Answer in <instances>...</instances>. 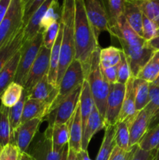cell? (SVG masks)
<instances>
[{
	"mask_svg": "<svg viewBox=\"0 0 159 160\" xmlns=\"http://www.w3.org/2000/svg\"><path fill=\"white\" fill-rule=\"evenodd\" d=\"M115 125L105 127L101 145L95 160H108L115 146Z\"/></svg>",
	"mask_w": 159,
	"mask_h": 160,
	"instance_id": "cell-27",
	"label": "cell"
},
{
	"mask_svg": "<svg viewBox=\"0 0 159 160\" xmlns=\"http://www.w3.org/2000/svg\"><path fill=\"white\" fill-rule=\"evenodd\" d=\"M42 44H43L42 32H39L31 40L23 42L20 50V61L14 78V82L20 84L23 87L24 86L28 73L38 55Z\"/></svg>",
	"mask_w": 159,
	"mask_h": 160,
	"instance_id": "cell-4",
	"label": "cell"
},
{
	"mask_svg": "<svg viewBox=\"0 0 159 160\" xmlns=\"http://www.w3.org/2000/svg\"><path fill=\"white\" fill-rule=\"evenodd\" d=\"M23 2H24V3H25V2H26V1H27V0H23Z\"/></svg>",
	"mask_w": 159,
	"mask_h": 160,
	"instance_id": "cell-58",
	"label": "cell"
},
{
	"mask_svg": "<svg viewBox=\"0 0 159 160\" xmlns=\"http://www.w3.org/2000/svg\"><path fill=\"white\" fill-rule=\"evenodd\" d=\"M28 92L26 90H23L22 96L18 102L13 106L12 107L9 108V123H10L11 131H12V142L14 144V134L18 127L20 125L21 122L22 115H23V108L26 100L27 99Z\"/></svg>",
	"mask_w": 159,
	"mask_h": 160,
	"instance_id": "cell-32",
	"label": "cell"
},
{
	"mask_svg": "<svg viewBox=\"0 0 159 160\" xmlns=\"http://www.w3.org/2000/svg\"><path fill=\"white\" fill-rule=\"evenodd\" d=\"M53 1L54 0H46L30 17L27 23L24 27L23 42L31 40L36 34L41 32V22Z\"/></svg>",
	"mask_w": 159,
	"mask_h": 160,
	"instance_id": "cell-22",
	"label": "cell"
},
{
	"mask_svg": "<svg viewBox=\"0 0 159 160\" xmlns=\"http://www.w3.org/2000/svg\"><path fill=\"white\" fill-rule=\"evenodd\" d=\"M85 80L86 77L82 64L79 60L74 59L61 79L60 83L58 86L59 94L51 105L50 112L55 109L60 104L61 102L71 95L78 88L81 87Z\"/></svg>",
	"mask_w": 159,
	"mask_h": 160,
	"instance_id": "cell-5",
	"label": "cell"
},
{
	"mask_svg": "<svg viewBox=\"0 0 159 160\" xmlns=\"http://www.w3.org/2000/svg\"><path fill=\"white\" fill-rule=\"evenodd\" d=\"M126 84L115 83L110 84L108 96L106 102L104 121L105 127L114 126L118 121L124 100Z\"/></svg>",
	"mask_w": 159,
	"mask_h": 160,
	"instance_id": "cell-10",
	"label": "cell"
},
{
	"mask_svg": "<svg viewBox=\"0 0 159 160\" xmlns=\"http://www.w3.org/2000/svg\"><path fill=\"white\" fill-rule=\"evenodd\" d=\"M121 48L110 46L100 50V64L102 68L115 67L119 64L121 60Z\"/></svg>",
	"mask_w": 159,
	"mask_h": 160,
	"instance_id": "cell-33",
	"label": "cell"
},
{
	"mask_svg": "<svg viewBox=\"0 0 159 160\" xmlns=\"http://www.w3.org/2000/svg\"><path fill=\"white\" fill-rule=\"evenodd\" d=\"M24 28H21L10 40L0 48V70L18 52L23 43Z\"/></svg>",
	"mask_w": 159,
	"mask_h": 160,
	"instance_id": "cell-21",
	"label": "cell"
},
{
	"mask_svg": "<svg viewBox=\"0 0 159 160\" xmlns=\"http://www.w3.org/2000/svg\"><path fill=\"white\" fill-rule=\"evenodd\" d=\"M132 77V72H131L130 67L128 62L127 59L124 55L123 52L121 53V60L118 66V79L117 83L126 84L129 78Z\"/></svg>",
	"mask_w": 159,
	"mask_h": 160,
	"instance_id": "cell-40",
	"label": "cell"
},
{
	"mask_svg": "<svg viewBox=\"0 0 159 160\" xmlns=\"http://www.w3.org/2000/svg\"><path fill=\"white\" fill-rule=\"evenodd\" d=\"M63 150L60 152L55 151L51 139L46 137L43 133L30 145L26 152L34 160H60Z\"/></svg>",
	"mask_w": 159,
	"mask_h": 160,
	"instance_id": "cell-12",
	"label": "cell"
},
{
	"mask_svg": "<svg viewBox=\"0 0 159 160\" xmlns=\"http://www.w3.org/2000/svg\"><path fill=\"white\" fill-rule=\"evenodd\" d=\"M156 150L151 152L144 151V150L139 148L138 146V148L136 151L132 160H151L155 156Z\"/></svg>",
	"mask_w": 159,
	"mask_h": 160,
	"instance_id": "cell-46",
	"label": "cell"
},
{
	"mask_svg": "<svg viewBox=\"0 0 159 160\" xmlns=\"http://www.w3.org/2000/svg\"><path fill=\"white\" fill-rule=\"evenodd\" d=\"M77 160H92L88 155L87 150L81 149L80 152L77 153Z\"/></svg>",
	"mask_w": 159,
	"mask_h": 160,
	"instance_id": "cell-48",
	"label": "cell"
},
{
	"mask_svg": "<svg viewBox=\"0 0 159 160\" xmlns=\"http://www.w3.org/2000/svg\"><path fill=\"white\" fill-rule=\"evenodd\" d=\"M59 27H60V21L55 22L42 32L43 34L42 45L46 47L48 49H51L56 38H57L58 34H59Z\"/></svg>",
	"mask_w": 159,
	"mask_h": 160,
	"instance_id": "cell-39",
	"label": "cell"
},
{
	"mask_svg": "<svg viewBox=\"0 0 159 160\" xmlns=\"http://www.w3.org/2000/svg\"><path fill=\"white\" fill-rule=\"evenodd\" d=\"M87 17L94 30L96 37L99 38L101 33H111L108 15L105 3L101 0H84Z\"/></svg>",
	"mask_w": 159,
	"mask_h": 160,
	"instance_id": "cell-8",
	"label": "cell"
},
{
	"mask_svg": "<svg viewBox=\"0 0 159 160\" xmlns=\"http://www.w3.org/2000/svg\"><path fill=\"white\" fill-rule=\"evenodd\" d=\"M123 15L131 28L143 38V12L137 2L123 0Z\"/></svg>",
	"mask_w": 159,
	"mask_h": 160,
	"instance_id": "cell-17",
	"label": "cell"
},
{
	"mask_svg": "<svg viewBox=\"0 0 159 160\" xmlns=\"http://www.w3.org/2000/svg\"><path fill=\"white\" fill-rule=\"evenodd\" d=\"M132 1H140V0H132Z\"/></svg>",
	"mask_w": 159,
	"mask_h": 160,
	"instance_id": "cell-59",
	"label": "cell"
},
{
	"mask_svg": "<svg viewBox=\"0 0 159 160\" xmlns=\"http://www.w3.org/2000/svg\"><path fill=\"white\" fill-rule=\"evenodd\" d=\"M61 20V6H59V0H54L41 22V32L47 29L55 22H59Z\"/></svg>",
	"mask_w": 159,
	"mask_h": 160,
	"instance_id": "cell-37",
	"label": "cell"
},
{
	"mask_svg": "<svg viewBox=\"0 0 159 160\" xmlns=\"http://www.w3.org/2000/svg\"><path fill=\"white\" fill-rule=\"evenodd\" d=\"M94 102L92 98L89 84L87 80L84 81L81 88L80 97V108L81 120H82L83 132L85 129L86 124L88 120L89 117L92 112Z\"/></svg>",
	"mask_w": 159,
	"mask_h": 160,
	"instance_id": "cell-25",
	"label": "cell"
},
{
	"mask_svg": "<svg viewBox=\"0 0 159 160\" xmlns=\"http://www.w3.org/2000/svg\"><path fill=\"white\" fill-rule=\"evenodd\" d=\"M72 118L67 123L62 124L54 123L51 126L48 125V128L44 132V134L46 137L51 139L55 151H62L65 145L69 144Z\"/></svg>",
	"mask_w": 159,
	"mask_h": 160,
	"instance_id": "cell-14",
	"label": "cell"
},
{
	"mask_svg": "<svg viewBox=\"0 0 159 160\" xmlns=\"http://www.w3.org/2000/svg\"><path fill=\"white\" fill-rule=\"evenodd\" d=\"M136 2L143 15L159 27V0H140Z\"/></svg>",
	"mask_w": 159,
	"mask_h": 160,
	"instance_id": "cell-36",
	"label": "cell"
},
{
	"mask_svg": "<svg viewBox=\"0 0 159 160\" xmlns=\"http://www.w3.org/2000/svg\"><path fill=\"white\" fill-rule=\"evenodd\" d=\"M62 25L60 22L59 34L57 36L55 42L53 45L51 49L50 54V67L48 73V78L49 82L55 87L57 86V78H58V70H59V59H60V51L61 45H62Z\"/></svg>",
	"mask_w": 159,
	"mask_h": 160,
	"instance_id": "cell-24",
	"label": "cell"
},
{
	"mask_svg": "<svg viewBox=\"0 0 159 160\" xmlns=\"http://www.w3.org/2000/svg\"><path fill=\"white\" fill-rule=\"evenodd\" d=\"M46 0H27L24 3V15H23V26H26L32 14L43 4Z\"/></svg>",
	"mask_w": 159,
	"mask_h": 160,
	"instance_id": "cell-43",
	"label": "cell"
},
{
	"mask_svg": "<svg viewBox=\"0 0 159 160\" xmlns=\"http://www.w3.org/2000/svg\"><path fill=\"white\" fill-rule=\"evenodd\" d=\"M81 88L82 86L61 102L60 104L44 119V120L48 121V126H51L54 123H65L73 117L80 102Z\"/></svg>",
	"mask_w": 159,
	"mask_h": 160,
	"instance_id": "cell-9",
	"label": "cell"
},
{
	"mask_svg": "<svg viewBox=\"0 0 159 160\" xmlns=\"http://www.w3.org/2000/svg\"><path fill=\"white\" fill-rule=\"evenodd\" d=\"M149 45L155 50H159V36H156L153 39L148 42Z\"/></svg>",
	"mask_w": 159,
	"mask_h": 160,
	"instance_id": "cell-49",
	"label": "cell"
},
{
	"mask_svg": "<svg viewBox=\"0 0 159 160\" xmlns=\"http://www.w3.org/2000/svg\"><path fill=\"white\" fill-rule=\"evenodd\" d=\"M106 9L112 28L117 24L118 19L123 15V0H106Z\"/></svg>",
	"mask_w": 159,
	"mask_h": 160,
	"instance_id": "cell-38",
	"label": "cell"
},
{
	"mask_svg": "<svg viewBox=\"0 0 159 160\" xmlns=\"http://www.w3.org/2000/svg\"><path fill=\"white\" fill-rule=\"evenodd\" d=\"M58 94H59V88L55 87L49 82L47 74L28 92L27 98L45 102L51 106L57 97Z\"/></svg>",
	"mask_w": 159,
	"mask_h": 160,
	"instance_id": "cell-15",
	"label": "cell"
},
{
	"mask_svg": "<svg viewBox=\"0 0 159 160\" xmlns=\"http://www.w3.org/2000/svg\"><path fill=\"white\" fill-rule=\"evenodd\" d=\"M82 138H83V126L81 120L80 108V102L73 116L70 125V141H69V148L78 153L82 149Z\"/></svg>",
	"mask_w": 159,
	"mask_h": 160,
	"instance_id": "cell-23",
	"label": "cell"
},
{
	"mask_svg": "<svg viewBox=\"0 0 159 160\" xmlns=\"http://www.w3.org/2000/svg\"><path fill=\"white\" fill-rule=\"evenodd\" d=\"M23 90L24 88L23 86L12 81L5 89L0 96L1 105L7 108H11L15 106L21 98Z\"/></svg>",
	"mask_w": 159,
	"mask_h": 160,
	"instance_id": "cell-31",
	"label": "cell"
},
{
	"mask_svg": "<svg viewBox=\"0 0 159 160\" xmlns=\"http://www.w3.org/2000/svg\"><path fill=\"white\" fill-rule=\"evenodd\" d=\"M68 151H69V145H65V147L64 148L63 152H62V157H61L60 160H66L67 159V156H68Z\"/></svg>",
	"mask_w": 159,
	"mask_h": 160,
	"instance_id": "cell-52",
	"label": "cell"
},
{
	"mask_svg": "<svg viewBox=\"0 0 159 160\" xmlns=\"http://www.w3.org/2000/svg\"><path fill=\"white\" fill-rule=\"evenodd\" d=\"M20 160H34L27 152L20 153Z\"/></svg>",
	"mask_w": 159,
	"mask_h": 160,
	"instance_id": "cell-51",
	"label": "cell"
},
{
	"mask_svg": "<svg viewBox=\"0 0 159 160\" xmlns=\"http://www.w3.org/2000/svg\"><path fill=\"white\" fill-rule=\"evenodd\" d=\"M139 148L144 151L151 152L159 147V124L148 129L138 143Z\"/></svg>",
	"mask_w": 159,
	"mask_h": 160,
	"instance_id": "cell-35",
	"label": "cell"
},
{
	"mask_svg": "<svg viewBox=\"0 0 159 160\" xmlns=\"http://www.w3.org/2000/svg\"><path fill=\"white\" fill-rule=\"evenodd\" d=\"M154 160H159V147L157 148V150H156V153L155 156H154Z\"/></svg>",
	"mask_w": 159,
	"mask_h": 160,
	"instance_id": "cell-53",
	"label": "cell"
},
{
	"mask_svg": "<svg viewBox=\"0 0 159 160\" xmlns=\"http://www.w3.org/2000/svg\"><path fill=\"white\" fill-rule=\"evenodd\" d=\"M75 4L76 0H62L61 20L62 39L58 70L57 86L69 66L75 59Z\"/></svg>",
	"mask_w": 159,
	"mask_h": 160,
	"instance_id": "cell-2",
	"label": "cell"
},
{
	"mask_svg": "<svg viewBox=\"0 0 159 160\" xmlns=\"http://www.w3.org/2000/svg\"><path fill=\"white\" fill-rule=\"evenodd\" d=\"M2 153V152H1ZM0 160H2V156H1V155H0Z\"/></svg>",
	"mask_w": 159,
	"mask_h": 160,
	"instance_id": "cell-60",
	"label": "cell"
},
{
	"mask_svg": "<svg viewBox=\"0 0 159 160\" xmlns=\"http://www.w3.org/2000/svg\"><path fill=\"white\" fill-rule=\"evenodd\" d=\"M10 2L11 0H0V24L6 16Z\"/></svg>",
	"mask_w": 159,
	"mask_h": 160,
	"instance_id": "cell-47",
	"label": "cell"
},
{
	"mask_svg": "<svg viewBox=\"0 0 159 160\" xmlns=\"http://www.w3.org/2000/svg\"><path fill=\"white\" fill-rule=\"evenodd\" d=\"M133 88L135 92L136 109L137 112H140L149 103V82L134 78Z\"/></svg>",
	"mask_w": 159,
	"mask_h": 160,
	"instance_id": "cell-28",
	"label": "cell"
},
{
	"mask_svg": "<svg viewBox=\"0 0 159 160\" xmlns=\"http://www.w3.org/2000/svg\"><path fill=\"white\" fill-rule=\"evenodd\" d=\"M152 83H154V84H155L156 85H157L159 87V75H158V76H157V78H156L155 81H154V82H152Z\"/></svg>",
	"mask_w": 159,
	"mask_h": 160,
	"instance_id": "cell-54",
	"label": "cell"
},
{
	"mask_svg": "<svg viewBox=\"0 0 159 160\" xmlns=\"http://www.w3.org/2000/svg\"><path fill=\"white\" fill-rule=\"evenodd\" d=\"M50 54H51V49H48L46 47L42 45L35 61L31 67L26 82L23 86L24 89L27 92H29L33 88V87L45 75L48 74L50 67Z\"/></svg>",
	"mask_w": 159,
	"mask_h": 160,
	"instance_id": "cell-11",
	"label": "cell"
},
{
	"mask_svg": "<svg viewBox=\"0 0 159 160\" xmlns=\"http://www.w3.org/2000/svg\"><path fill=\"white\" fill-rule=\"evenodd\" d=\"M74 38L75 59L81 62L87 79L93 53L101 47L94 30L87 17L84 0H76Z\"/></svg>",
	"mask_w": 159,
	"mask_h": 160,
	"instance_id": "cell-1",
	"label": "cell"
},
{
	"mask_svg": "<svg viewBox=\"0 0 159 160\" xmlns=\"http://www.w3.org/2000/svg\"><path fill=\"white\" fill-rule=\"evenodd\" d=\"M104 128H105L104 118L101 117V113L94 105L87 122L85 129L84 130V132H83L82 149L87 150L89 143H90L92 138L98 131L104 129Z\"/></svg>",
	"mask_w": 159,
	"mask_h": 160,
	"instance_id": "cell-18",
	"label": "cell"
},
{
	"mask_svg": "<svg viewBox=\"0 0 159 160\" xmlns=\"http://www.w3.org/2000/svg\"><path fill=\"white\" fill-rule=\"evenodd\" d=\"M154 158H153V159H151V160H154Z\"/></svg>",
	"mask_w": 159,
	"mask_h": 160,
	"instance_id": "cell-61",
	"label": "cell"
},
{
	"mask_svg": "<svg viewBox=\"0 0 159 160\" xmlns=\"http://www.w3.org/2000/svg\"><path fill=\"white\" fill-rule=\"evenodd\" d=\"M2 148H2V147L0 146V155H1V152H2Z\"/></svg>",
	"mask_w": 159,
	"mask_h": 160,
	"instance_id": "cell-56",
	"label": "cell"
},
{
	"mask_svg": "<svg viewBox=\"0 0 159 160\" xmlns=\"http://www.w3.org/2000/svg\"><path fill=\"white\" fill-rule=\"evenodd\" d=\"M156 36H159V27H158V28H157V34H156Z\"/></svg>",
	"mask_w": 159,
	"mask_h": 160,
	"instance_id": "cell-55",
	"label": "cell"
},
{
	"mask_svg": "<svg viewBox=\"0 0 159 160\" xmlns=\"http://www.w3.org/2000/svg\"><path fill=\"white\" fill-rule=\"evenodd\" d=\"M20 151L17 145L10 143L2 148L1 156L2 160H20Z\"/></svg>",
	"mask_w": 159,
	"mask_h": 160,
	"instance_id": "cell-44",
	"label": "cell"
},
{
	"mask_svg": "<svg viewBox=\"0 0 159 160\" xmlns=\"http://www.w3.org/2000/svg\"><path fill=\"white\" fill-rule=\"evenodd\" d=\"M137 148H138V145H136L130 149L126 151L115 145L108 160H132Z\"/></svg>",
	"mask_w": 159,
	"mask_h": 160,
	"instance_id": "cell-41",
	"label": "cell"
},
{
	"mask_svg": "<svg viewBox=\"0 0 159 160\" xmlns=\"http://www.w3.org/2000/svg\"><path fill=\"white\" fill-rule=\"evenodd\" d=\"M43 121L44 119H34L21 123L18 127L14 134V144L18 148L20 153L26 152Z\"/></svg>",
	"mask_w": 159,
	"mask_h": 160,
	"instance_id": "cell-13",
	"label": "cell"
},
{
	"mask_svg": "<svg viewBox=\"0 0 159 160\" xmlns=\"http://www.w3.org/2000/svg\"><path fill=\"white\" fill-rule=\"evenodd\" d=\"M20 51H19L9 60V62L0 70V96L5 89L9 86V84L14 81L19 61H20Z\"/></svg>",
	"mask_w": 159,
	"mask_h": 160,
	"instance_id": "cell-26",
	"label": "cell"
},
{
	"mask_svg": "<svg viewBox=\"0 0 159 160\" xmlns=\"http://www.w3.org/2000/svg\"><path fill=\"white\" fill-rule=\"evenodd\" d=\"M24 2L11 0L6 16L0 24V48L9 42L23 26Z\"/></svg>",
	"mask_w": 159,
	"mask_h": 160,
	"instance_id": "cell-6",
	"label": "cell"
},
{
	"mask_svg": "<svg viewBox=\"0 0 159 160\" xmlns=\"http://www.w3.org/2000/svg\"><path fill=\"white\" fill-rule=\"evenodd\" d=\"M118 66H115V67H108V68H101V71H102L103 75L107 80L108 82L110 84H115L117 83V79H118Z\"/></svg>",
	"mask_w": 159,
	"mask_h": 160,
	"instance_id": "cell-45",
	"label": "cell"
},
{
	"mask_svg": "<svg viewBox=\"0 0 159 160\" xmlns=\"http://www.w3.org/2000/svg\"><path fill=\"white\" fill-rule=\"evenodd\" d=\"M150 116L144 109L137 113L129 126V147L138 145L149 128Z\"/></svg>",
	"mask_w": 159,
	"mask_h": 160,
	"instance_id": "cell-20",
	"label": "cell"
},
{
	"mask_svg": "<svg viewBox=\"0 0 159 160\" xmlns=\"http://www.w3.org/2000/svg\"><path fill=\"white\" fill-rule=\"evenodd\" d=\"M158 27L153 21L145 17L143 14V38H144L147 42H149L151 39L156 37L157 30Z\"/></svg>",
	"mask_w": 159,
	"mask_h": 160,
	"instance_id": "cell-42",
	"label": "cell"
},
{
	"mask_svg": "<svg viewBox=\"0 0 159 160\" xmlns=\"http://www.w3.org/2000/svg\"><path fill=\"white\" fill-rule=\"evenodd\" d=\"M51 106L45 102L27 98L25 102L20 124L34 119H45L50 112Z\"/></svg>",
	"mask_w": 159,
	"mask_h": 160,
	"instance_id": "cell-19",
	"label": "cell"
},
{
	"mask_svg": "<svg viewBox=\"0 0 159 160\" xmlns=\"http://www.w3.org/2000/svg\"><path fill=\"white\" fill-rule=\"evenodd\" d=\"M100 50L98 48L93 53L90 70L87 77V81L89 84L92 98L95 106L104 118L105 114L106 102L110 90V84L107 81L101 71L100 64Z\"/></svg>",
	"mask_w": 159,
	"mask_h": 160,
	"instance_id": "cell-3",
	"label": "cell"
},
{
	"mask_svg": "<svg viewBox=\"0 0 159 160\" xmlns=\"http://www.w3.org/2000/svg\"><path fill=\"white\" fill-rule=\"evenodd\" d=\"M133 80L134 77H131L126 84L124 100H123L121 112H120L119 117H118V121L125 120V121L128 122L129 125L132 123V122L133 121L137 113L139 112L136 109Z\"/></svg>",
	"mask_w": 159,
	"mask_h": 160,
	"instance_id": "cell-16",
	"label": "cell"
},
{
	"mask_svg": "<svg viewBox=\"0 0 159 160\" xmlns=\"http://www.w3.org/2000/svg\"><path fill=\"white\" fill-rule=\"evenodd\" d=\"M122 51L127 59L132 75L137 78L145 64L149 61L156 50L149 45L148 42L143 45L130 46L123 42H119Z\"/></svg>",
	"mask_w": 159,
	"mask_h": 160,
	"instance_id": "cell-7",
	"label": "cell"
},
{
	"mask_svg": "<svg viewBox=\"0 0 159 160\" xmlns=\"http://www.w3.org/2000/svg\"><path fill=\"white\" fill-rule=\"evenodd\" d=\"M101 1H102L103 2H104V3H105V5H106V0H101Z\"/></svg>",
	"mask_w": 159,
	"mask_h": 160,
	"instance_id": "cell-57",
	"label": "cell"
},
{
	"mask_svg": "<svg viewBox=\"0 0 159 160\" xmlns=\"http://www.w3.org/2000/svg\"><path fill=\"white\" fill-rule=\"evenodd\" d=\"M159 75V50H156L151 59L145 64L137 78L144 80L149 83L155 81Z\"/></svg>",
	"mask_w": 159,
	"mask_h": 160,
	"instance_id": "cell-30",
	"label": "cell"
},
{
	"mask_svg": "<svg viewBox=\"0 0 159 160\" xmlns=\"http://www.w3.org/2000/svg\"><path fill=\"white\" fill-rule=\"evenodd\" d=\"M129 123L125 120L118 121L115 124V145L123 150H129Z\"/></svg>",
	"mask_w": 159,
	"mask_h": 160,
	"instance_id": "cell-34",
	"label": "cell"
},
{
	"mask_svg": "<svg viewBox=\"0 0 159 160\" xmlns=\"http://www.w3.org/2000/svg\"><path fill=\"white\" fill-rule=\"evenodd\" d=\"M66 160H77V153L73 151V149L69 148L68 156H67Z\"/></svg>",
	"mask_w": 159,
	"mask_h": 160,
	"instance_id": "cell-50",
	"label": "cell"
},
{
	"mask_svg": "<svg viewBox=\"0 0 159 160\" xmlns=\"http://www.w3.org/2000/svg\"><path fill=\"white\" fill-rule=\"evenodd\" d=\"M10 143H13L9 123V108L0 106V146L4 148Z\"/></svg>",
	"mask_w": 159,
	"mask_h": 160,
	"instance_id": "cell-29",
	"label": "cell"
}]
</instances>
